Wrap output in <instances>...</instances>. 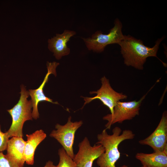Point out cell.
<instances>
[{
	"instance_id": "2e32d148",
	"label": "cell",
	"mask_w": 167,
	"mask_h": 167,
	"mask_svg": "<svg viewBox=\"0 0 167 167\" xmlns=\"http://www.w3.org/2000/svg\"><path fill=\"white\" fill-rule=\"evenodd\" d=\"M9 138L6 132L2 131L0 125V152L6 150Z\"/></svg>"
},
{
	"instance_id": "9a60e30c",
	"label": "cell",
	"mask_w": 167,
	"mask_h": 167,
	"mask_svg": "<svg viewBox=\"0 0 167 167\" xmlns=\"http://www.w3.org/2000/svg\"><path fill=\"white\" fill-rule=\"evenodd\" d=\"M59 162L57 167H77L75 163L62 147L59 149Z\"/></svg>"
},
{
	"instance_id": "ac0fdd59",
	"label": "cell",
	"mask_w": 167,
	"mask_h": 167,
	"mask_svg": "<svg viewBox=\"0 0 167 167\" xmlns=\"http://www.w3.org/2000/svg\"><path fill=\"white\" fill-rule=\"evenodd\" d=\"M44 167H57V166L54 165L53 162L51 161H49L46 162Z\"/></svg>"
},
{
	"instance_id": "52a82bcc",
	"label": "cell",
	"mask_w": 167,
	"mask_h": 167,
	"mask_svg": "<svg viewBox=\"0 0 167 167\" xmlns=\"http://www.w3.org/2000/svg\"><path fill=\"white\" fill-rule=\"evenodd\" d=\"M101 80V86L100 88L96 91L90 92V94H96V96L92 97H83L85 101L83 107L93 100L98 99L109 109L111 113H112L114 108L117 102L121 100L126 99L127 96L113 89L110 85L109 80L105 76L102 77Z\"/></svg>"
},
{
	"instance_id": "6da1fadb",
	"label": "cell",
	"mask_w": 167,
	"mask_h": 167,
	"mask_svg": "<svg viewBox=\"0 0 167 167\" xmlns=\"http://www.w3.org/2000/svg\"><path fill=\"white\" fill-rule=\"evenodd\" d=\"M163 36L158 39L154 45L149 47L144 45L143 41L128 35H124V38L118 44L126 65L142 70L147 58L150 57L157 58V53L159 45L165 38Z\"/></svg>"
},
{
	"instance_id": "277c9868",
	"label": "cell",
	"mask_w": 167,
	"mask_h": 167,
	"mask_svg": "<svg viewBox=\"0 0 167 167\" xmlns=\"http://www.w3.org/2000/svg\"><path fill=\"white\" fill-rule=\"evenodd\" d=\"M122 25L118 19L114 22V26L107 34H103L101 31H97L93 34L91 37L82 38L88 49L96 52L104 51L108 45L118 44L124 38L122 32Z\"/></svg>"
},
{
	"instance_id": "5b68a950",
	"label": "cell",
	"mask_w": 167,
	"mask_h": 167,
	"mask_svg": "<svg viewBox=\"0 0 167 167\" xmlns=\"http://www.w3.org/2000/svg\"><path fill=\"white\" fill-rule=\"evenodd\" d=\"M145 96H144L138 101H118L114 108L113 113L103 117V120L108 121L105 129H109L111 126L116 123H122L125 120H131L138 115L140 105Z\"/></svg>"
},
{
	"instance_id": "8fae6325",
	"label": "cell",
	"mask_w": 167,
	"mask_h": 167,
	"mask_svg": "<svg viewBox=\"0 0 167 167\" xmlns=\"http://www.w3.org/2000/svg\"><path fill=\"white\" fill-rule=\"evenodd\" d=\"M25 142L22 137L14 136L9 139L5 156L11 167L24 166Z\"/></svg>"
},
{
	"instance_id": "30bf717a",
	"label": "cell",
	"mask_w": 167,
	"mask_h": 167,
	"mask_svg": "<svg viewBox=\"0 0 167 167\" xmlns=\"http://www.w3.org/2000/svg\"><path fill=\"white\" fill-rule=\"evenodd\" d=\"M59 64V63L55 62H47L46 65L47 72L42 83L37 89H29L28 91L29 95L31 97V101L32 105V117L35 119L39 118V114L38 109V105L40 102L46 101L54 104H59L57 102H54L52 100L46 96L44 93L43 89L46 83L48 81L49 75L53 74L55 76H56V69Z\"/></svg>"
},
{
	"instance_id": "3957f363",
	"label": "cell",
	"mask_w": 167,
	"mask_h": 167,
	"mask_svg": "<svg viewBox=\"0 0 167 167\" xmlns=\"http://www.w3.org/2000/svg\"><path fill=\"white\" fill-rule=\"evenodd\" d=\"M20 96L18 103L11 109L7 110L12 118V124L6 132L9 137H23V128L25 122L32 120V105L31 100H28V91L24 85L21 86Z\"/></svg>"
},
{
	"instance_id": "d6986e66",
	"label": "cell",
	"mask_w": 167,
	"mask_h": 167,
	"mask_svg": "<svg viewBox=\"0 0 167 167\" xmlns=\"http://www.w3.org/2000/svg\"><path fill=\"white\" fill-rule=\"evenodd\" d=\"M141 167H145L142 166H141Z\"/></svg>"
},
{
	"instance_id": "e0dca14e",
	"label": "cell",
	"mask_w": 167,
	"mask_h": 167,
	"mask_svg": "<svg viewBox=\"0 0 167 167\" xmlns=\"http://www.w3.org/2000/svg\"><path fill=\"white\" fill-rule=\"evenodd\" d=\"M0 167H11L5 155L0 152Z\"/></svg>"
},
{
	"instance_id": "4fadbf2b",
	"label": "cell",
	"mask_w": 167,
	"mask_h": 167,
	"mask_svg": "<svg viewBox=\"0 0 167 167\" xmlns=\"http://www.w3.org/2000/svg\"><path fill=\"white\" fill-rule=\"evenodd\" d=\"M27 141L25 142L24 150L25 162L29 165L34 163L35 151L37 147L46 137V135L42 130H37L30 135H26Z\"/></svg>"
},
{
	"instance_id": "8992f818",
	"label": "cell",
	"mask_w": 167,
	"mask_h": 167,
	"mask_svg": "<svg viewBox=\"0 0 167 167\" xmlns=\"http://www.w3.org/2000/svg\"><path fill=\"white\" fill-rule=\"evenodd\" d=\"M70 116L67 123L64 125L57 123L56 130H53L49 136L55 139L62 146L67 154L73 159L74 154L73 149L75 134L83 124L82 121L74 122Z\"/></svg>"
},
{
	"instance_id": "ba28073f",
	"label": "cell",
	"mask_w": 167,
	"mask_h": 167,
	"mask_svg": "<svg viewBox=\"0 0 167 167\" xmlns=\"http://www.w3.org/2000/svg\"><path fill=\"white\" fill-rule=\"evenodd\" d=\"M78 147V151L73 159L77 167H92L94 161L105 151L101 144L92 146L87 137L79 143Z\"/></svg>"
},
{
	"instance_id": "7c38bea8",
	"label": "cell",
	"mask_w": 167,
	"mask_h": 167,
	"mask_svg": "<svg viewBox=\"0 0 167 167\" xmlns=\"http://www.w3.org/2000/svg\"><path fill=\"white\" fill-rule=\"evenodd\" d=\"M76 34L74 31L66 30L62 34H56L55 36L48 39V49L54 53L56 59H60L70 54V49L67 43L70 38Z\"/></svg>"
},
{
	"instance_id": "7a4b0ae2",
	"label": "cell",
	"mask_w": 167,
	"mask_h": 167,
	"mask_svg": "<svg viewBox=\"0 0 167 167\" xmlns=\"http://www.w3.org/2000/svg\"><path fill=\"white\" fill-rule=\"evenodd\" d=\"M122 131L120 128L116 126L113 129L111 135L108 134L105 129L97 135L98 141L96 144H101L105 149L104 152L97 160L99 167H116L115 164L120 156L119 145L124 140L133 139L135 137L131 130H123L121 133Z\"/></svg>"
},
{
	"instance_id": "5bb4252c",
	"label": "cell",
	"mask_w": 167,
	"mask_h": 167,
	"mask_svg": "<svg viewBox=\"0 0 167 167\" xmlns=\"http://www.w3.org/2000/svg\"><path fill=\"white\" fill-rule=\"evenodd\" d=\"M135 158L145 167H167V149L151 153H137Z\"/></svg>"
},
{
	"instance_id": "9c48e42d",
	"label": "cell",
	"mask_w": 167,
	"mask_h": 167,
	"mask_svg": "<svg viewBox=\"0 0 167 167\" xmlns=\"http://www.w3.org/2000/svg\"><path fill=\"white\" fill-rule=\"evenodd\" d=\"M139 143L149 146L154 152H161L167 149V114L165 111L154 131L148 137L140 140Z\"/></svg>"
}]
</instances>
